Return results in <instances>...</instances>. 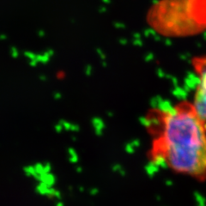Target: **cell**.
Instances as JSON below:
<instances>
[{"mask_svg":"<svg viewBox=\"0 0 206 206\" xmlns=\"http://www.w3.org/2000/svg\"><path fill=\"white\" fill-rule=\"evenodd\" d=\"M146 20L165 37L200 34L206 31V0H159L150 7Z\"/></svg>","mask_w":206,"mask_h":206,"instance_id":"obj_2","label":"cell"},{"mask_svg":"<svg viewBox=\"0 0 206 206\" xmlns=\"http://www.w3.org/2000/svg\"><path fill=\"white\" fill-rule=\"evenodd\" d=\"M144 126L150 163L198 182L206 181V121L192 101L150 108Z\"/></svg>","mask_w":206,"mask_h":206,"instance_id":"obj_1","label":"cell"},{"mask_svg":"<svg viewBox=\"0 0 206 206\" xmlns=\"http://www.w3.org/2000/svg\"><path fill=\"white\" fill-rule=\"evenodd\" d=\"M192 67L197 79L192 102L206 121V53L193 58Z\"/></svg>","mask_w":206,"mask_h":206,"instance_id":"obj_3","label":"cell"}]
</instances>
